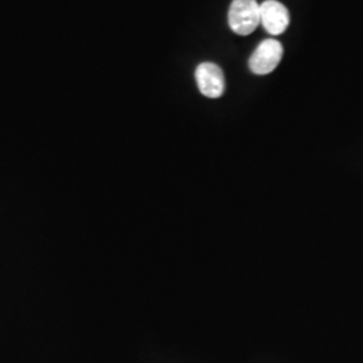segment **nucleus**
<instances>
[{
  "label": "nucleus",
  "instance_id": "nucleus-1",
  "mask_svg": "<svg viewBox=\"0 0 363 363\" xmlns=\"http://www.w3.org/2000/svg\"><path fill=\"white\" fill-rule=\"evenodd\" d=\"M261 23L257 0H233L229 10V25L235 34L249 35Z\"/></svg>",
  "mask_w": 363,
  "mask_h": 363
},
{
  "label": "nucleus",
  "instance_id": "nucleus-2",
  "mask_svg": "<svg viewBox=\"0 0 363 363\" xmlns=\"http://www.w3.org/2000/svg\"><path fill=\"white\" fill-rule=\"evenodd\" d=\"M283 58V45L276 39H265L249 60V67L255 74L265 76L272 73Z\"/></svg>",
  "mask_w": 363,
  "mask_h": 363
},
{
  "label": "nucleus",
  "instance_id": "nucleus-3",
  "mask_svg": "<svg viewBox=\"0 0 363 363\" xmlns=\"http://www.w3.org/2000/svg\"><path fill=\"white\" fill-rule=\"evenodd\" d=\"M195 77L198 88L208 99H218L225 91V77L220 66L213 62H203L196 67Z\"/></svg>",
  "mask_w": 363,
  "mask_h": 363
},
{
  "label": "nucleus",
  "instance_id": "nucleus-4",
  "mask_svg": "<svg viewBox=\"0 0 363 363\" xmlns=\"http://www.w3.org/2000/svg\"><path fill=\"white\" fill-rule=\"evenodd\" d=\"M261 25L271 35H280L289 25V13L286 6L276 0H267L259 6Z\"/></svg>",
  "mask_w": 363,
  "mask_h": 363
}]
</instances>
